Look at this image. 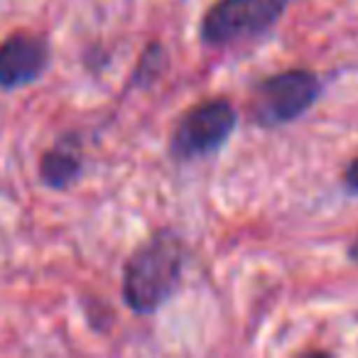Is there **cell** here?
<instances>
[{
	"instance_id": "1",
	"label": "cell",
	"mask_w": 358,
	"mask_h": 358,
	"mask_svg": "<svg viewBox=\"0 0 358 358\" xmlns=\"http://www.w3.org/2000/svg\"><path fill=\"white\" fill-rule=\"evenodd\" d=\"M187 263L185 241L159 229L133 250L123 270V302L138 317L159 312L182 285Z\"/></svg>"
},
{
	"instance_id": "2",
	"label": "cell",
	"mask_w": 358,
	"mask_h": 358,
	"mask_svg": "<svg viewBox=\"0 0 358 358\" xmlns=\"http://www.w3.org/2000/svg\"><path fill=\"white\" fill-rule=\"evenodd\" d=\"M238 128V110L226 99L192 106L169 135V155L177 162H196L219 152Z\"/></svg>"
},
{
	"instance_id": "3",
	"label": "cell",
	"mask_w": 358,
	"mask_h": 358,
	"mask_svg": "<svg viewBox=\"0 0 358 358\" xmlns=\"http://www.w3.org/2000/svg\"><path fill=\"white\" fill-rule=\"evenodd\" d=\"M289 0H216L206 10L199 37L206 47H231L270 32Z\"/></svg>"
},
{
	"instance_id": "4",
	"label": "cell",
	"mask_w": 358,
	"mask_h": 358,
	"mask_svg": "<svg viewBox=\"0 0 358 358\" xmlns=\"http://www.w3.org/2000/svg\"><path fill=\"white\" fill-rule=\"evenodd\" d=\"M322 94V81L307 69H287L263 79L255 89L253 110L260 125H285L297 120Z\"/></svg>"
},
{
	"instance_id": "5",
	"label": "cell",
	"mask_w": 358,
	"mask_h": 358,
	"mask_svg": "<svg viewBox=\"0 0 358 358\" xmlns=\"http://www.w3.org/2000/svg\"><path fill=\"white\" fill-rule=\"evenodd\" d=\"M52 62V47L45 37L15 32L0 42V91H15L45 76Z\"/></svg>"
},
{
	"instance_id": "6",
	"label": "cell",
	"mask_w": 358,
	"mask_h": 358,
	"mask_svg": "<svg viewBox=\"0 0 358 358\" xmlns=\"http://www.w3.org/2000/svg\"><path fill=\"white\" fill-rule=\"evenodd\" d=\"M84 169V155L76 135L59 138L40 159V182L50 189H69Z\"/></svg>"
},
{
	"instance_id": "7",
	"label": "cell",
	"mask_w": 358,
	"mask_h": 358,
	"mask_svg": "<svg viewBox=\"0 0 358 358\" xmlns=\"http://www.w3.org/2000/svg\"><path fill=\"white\" fill-rule=\"evenodd\" d=\"M346 187L353 194H358V159H353L351 167L346 169Z\"/></svg>"
}]
</instances>
